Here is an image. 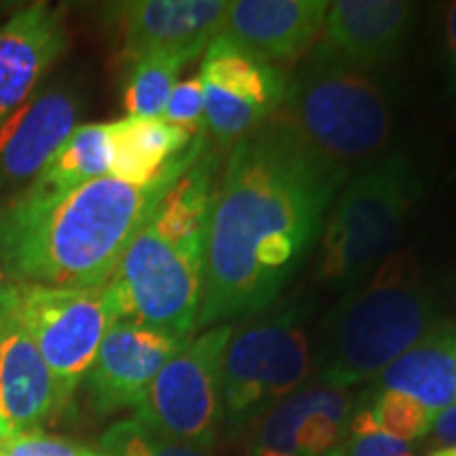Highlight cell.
<instances>
[{
	"mask_svg": "<svg viewBox=\"0 0 456 456\" xmlns=\"http://www.w3.org/2000/svg\"><path fill=\"white\" fill-rule=\"evenodd\" d=\"M436 456H456V448L454 450H437Z\"/></svg>",
	"mask_w": 456,
	"mask_h": 456,
	"instance_id": "f1b7e54d",
	"label": "cell"
},
{
	"mask_svg": "<svg viewBox=\"0 0 456 456\" xmlns=\"http://www.w3.org/2000/svg\"><path fill=\"white\" fill-rule=\"evenodd\" d=\"M9 283L17 317L37 342L61 397L70 403L94 366L106 332L121 322L110 283L91 289Z\"/></svg>",
	"mask_w": 456,
	"mask_h": 456,
	"instance_id": "ba28073f",
	"label": "cell"
},
{
	"mask_svg": "<svg viewBox=\"0 0 456 456\" xmlns=\"http://www.w3.org/2000/svg\"><path fill=\"white\" fill-rule=\"evenodd\" d=\"M203 148L205 134L197 135L146 186L106 175L87 182L32 218L0 222L4 269L15 283L66 289L106 285L165 192L195 163Z\"/></svg>",
	"mask_w": 456,
	"mask_h": 456,
	"instance_id": "7a4b0ae2",
	"label": "cell"
},
{
	"mask_svg": "<svg viewBox=\"0 0 456 456\" xmlns=\"http://www.w3.org/2000/svg\"><path fill=\"white\" fill-rule=\"evenodd\" d=\"M83 456H106V454H98V452H91V450H85Z\"/></svg>",
	"mask_w": 456,
	"mask_h": 456,
	"instance_id": "f546056e",
	"label": "cell"
},
{
	"mask_svg": "<svg viewBox=\"0 0 456 456\" xmlns=\"http://www.w3.org/2000/svg\"><path fill=\"white\" fill-rule=\"evenodd\" d=\"M214 159L208 148L171 184L110 279L121 322L188 340L203 292L205 222Z\"/></svg>",
	"mask_w": 456,
	"mask_h": 456,
	"instance_id": "3957f363",
	"label": "cell"
},
{
	"mask_svg": "<svg viewBox=\"0 0 456 456\" xmlns=\"http://www.w3.org/2000/svg\"><path fill=\"white\" fill-rule=\"evenodd\" d=\"M78 106L61 89L32 95L0 123V192L37 178L77 129Z\"/></svg>",
	"mask_w": 456,
	"mask_h": 456,
	"instance_id": "2e32d148",
	"label": "cell"
},
{
	"mask_svg": "<svg viewBox=\"0 0 456 456\" xmlns=\"http://www.w3.org/2000/svg\"><path fill=\"white\" fill-rule=\"evenodd\" d=\"M416 4L399 0L330 3L322 41L342 60L374 72L389 64L414 26Z\"/></svg>",
	"mask_w": 456,
	"mask_h": 456,
	"instance_id": "e0dca14e",
	"label": "cell"
},
{
	"mask_svg": "<svg viewBox=\"0 0 456 456\" xmlns=\"http://www.w3.org/2000/svg\"><path fill=\"white\" fill-rule=\"evenodd\" d=\"M446 61L450 74V91L456 100V3L450 4L446 15Z\"/></svg>",
	"mask_w": 456,
	"mask_h": 456,
	"instance_id": "83f0119b",
	"label": "cell"
},
{
	"mask_svg": "<svg viewBox=\"0 0 456 456\" xmlns=\"http://www.w3.org/2000/svg\"><path fill=\"white\" fill-rule=\"evenodd\" d=\"M66 408L37 342L17 317L11 283H0V437L38 431Z\"/></svg>",
	"mask_w": 456,
	"mask_h": 456,
	"instance_id": "8fae6325",
	"label": "cell"
},
{
	"mask_svg": "<svg viewBox=\"0 0 456 456\" xmlns=\"http://www.w3.org/2000/svg\"><path fill=\"white\" fill-rule=\"evenodd\" d=\"M188 340L134 322L114 323L102 340L98 357L87 374L95 412L106 416L138 406L165 363Z\"/></svg>",
	"mask_w": 456,
	"mask_h": 456,
	"instance_id": "4fadbf2b",
	"label": "cell"
},
{
	"mask_svg": "<svg viewBox=\"0 0 456 456\" xmlns=\"http://www.w3.org/2000/svg\"><path fill=\"white\" fill-rule=\"evenodd\" d=\"M431 437L440 450L456 448V402L436 416L431 427Z\"/></svg>",
	"mask_w": 456,
	"mask_h": 456,
	"instance_id": "4316f807",
	"label": "cell"
},
{
	"mask_svg": "<svg viewBox=\"0 0 456 456\" xmlns=\"http://www.w3.org/2000/svg\"><path fill=\"white\" fill-rule=\"evenodd\" d=\"M437 323V298L410 254L389 256L323 319L317 355L322 385L346 391L374 379Z\"/></svg>",
	"mask_w": 456,
	"mask_h": 456,
	"instance_id": "277c9868",
	"label": "cell"
},
{
	"mask_svg": "<svg viewBox=\"0 0 456 456\" xmlns=\"http://www.w3.org/2000/svg\"><path fill=\"white\" fill-rule=\"evenodd\" d=\"M380 391L412 397L440 414L456 402V323H437L379 374Z\"/></svg>",
	"mask_w": 456,
	"mask_h": 456,
	"instance_id": "d6986e66",
	"label": "cell"
},
{
	"mask_svg": "<svg viewBox=\"0 0 456 456\" xmlns=\"http://www.w3.org/2000/svg\"><path fill=\"white\" fill-rule=\"evenodd\" d=\"M326 0H235L220 37L271 64L309 55L326 28Z\"/></svg>",
	"mask_w": 456,
	"mask_h": 456,
	"instance_id": "5bb4252c",
	"label": "cell"
},
{
	"mask_svg": "<svg viewBox=\"0 0 456 456\" xmlns=\"http://www.w3.org/2000/svg\"><path fill=\"white\" fill-rule=\"evenodd\" d=\"M228 3L222 0H135L114 7L123 57L138 61L165 53L195 60L224 28Z\"/></svg>",
	"mask_w": 456,
	"mask_h": 456,
	"instance_id": "7c38bea8",
	"label": "cell"
},
{
	"mask_svg": "<svg viewBox=\"0 0 456 456\" xmlns=\"http://www.w3.org/2000/svg\"><path fill=\"white\" fill-rule=\"evenodd\" d=\"M346 175L279 112L232 146L209 199L197 330L275 302L322 232Z\"/></svg>",
	"mask_w": 456,
	"mask_h": 456,
	"instance_id": "6da1fadb",
	"label": "cell"
},
{
	"mask_svg": "<svg viewBox=\"0 0 456 456\" xmlns=\"http://www.w3.org/2000/svg\"><path fill=\"white\" fill-rule=\"evenodd\" d=\"M163 118L174 127L184 129L191 135H201L205 131V106L203 87L199 77L182 81L171 91L165 104Z\"/></svg>",
	"mask_w": 456,
	"mask_h": 456,
	"instance_id": "d4e9b609",
	"label": "cell"
},
{
	"mask_svg": "<svg viewBox=\"0 0 456 456\" xmlns=\"http://www.w3.org/2000/svg\"><path fill=\"white\" fill-rule=\"evenodd\" d=\"M311 372L305 306L289 305L232 332L222 359V416L231 425L269 412Z\"/></svg>",
	"mask_w": 456,
	"mask_h": 456,
	"instance_id": "52a82bcc",
	"label": "cell"
},
{
	"mask_svg": "<svg viewBox=\"0 0 456 456\" xmlns=\"http://www.w3.org/2000/svg\"><path fill=\"white\" fill-rule=\"evenodd\" d=\"M188 60L178 55L155 53L131 64L125 83L123 104L129 117H163L171 91L178 85V77Z\"/></svg>",
	"mask_w": 456,
	"mask_h": 456,
	"instance_id": "44dd1931",
	"label": "cell"
},
{
	"mask_svg": "<svg viewBox=\"0 0 456 456\" xmlns=\"http://www.w3.org/2000/svg\"><path fill=\"white\" fill-rule=\"evenodd\" d=\"M431 456H436V454H431Z\"/></svg>",
	"mask_w": 456,
	"mask_h": 456,
	"instance_id": "1f68e13d",
	"label": "cell"
},
{
	"mask_svg": "<svg viewBox=\"0 0 456 456\" xmlns=\"http://www.w3.org/2000/svg\"><path fill=\"white\" fill-rule=\"evenodd\" d=\"M108 125H78L26 191L0 208V222H20L45 212L91 180L110 175Z\"/></svg>",
	"mask_w": 456,
	"mask_h": 456,
	"instance_id": "ac0fdd59",
	"label": "cell"
},
{
	"mask_svg": "<svg viewBox=\"0 0 456 456\" xmlns=\"http://www.w3.org/2000/svg\"><path fill=\"white\" fill-rule=\"evenodd\" d=\"M232 326H216L191 338L165 363L135 406V419L159 436L192 446H212L222 420V359Z\"/></svg>",
	"mask_w": 456,
	"mask_h": 456,
	"instance_id": "9c48e42d",
	"label": "cell"
},
{
	"mask_svg": "<svg viewBox=\"0 0 456 456\" xmlns=\"http://www.w3.org/2000/svg\"><path fill=\"white\" fill-rule=\"evenodd\" d=\"M102 450L106 456H214L208 448L159 436L138 419L114 423L102 436Z\"/></svg>",
	"mask_w": 456,
	"mask_h": 456,
	"instance_id": "7402d4cb",
	"label": "cell"
},
{
	"mask_svg": "<svg viewBox=\"0 0 456 456\" xmlns=\"http://www.w3.org/2000/svg\"><path fill=\"white\" fill-rule=\"evenodd\" d=\"M199 81L203 87L205 129L220 146H235L281 110L283 70L224 37L205 49Z\"/></svg>",
	"mask_w": 456,
	"mask_h": 456,
	"instance_id": "30bf717a",
	"label": "cell"
},
{
	"mask_svg": "<svg viewBox=\"0 0 456 456\" xmlns=\"http://www.w3.org/2000/svg\"><path fill=\"white\" fill-rule=\"evenodd\" d=\"M338 456H414V450L408 442L395 440L376 429L368 410H359L355 416H351L349 436Z\"/></svg>",
	"mask_w": 456,
	"mask_h": 456,
	"instance_id": "cb8c5ba5",
	"label": "cell"
},
{
	"mask_svg": "<svg viewBox=\"0 0 456 456\" xmlns=\"http://www.w3.org/2000/svg\"><path fill=\"white\" fill-rule=\"evenodd\" d=\"M419 195V178L402 152L363 167L334 199L323 224L319 279L349 292L389 258Z\"/></svg>",
	"mask_w": 456,
	"mask_h": 456,
	"instance_id": "8992f818",
	"label": "cell"
},
{
	"mask_svg": "<svg viewBox=\"0 0 456 456\" xmlns=\"http://www.w3.org/2000/svg\"><path fill=\"white\" fill-rule=\"evenodd\" d=\"M279 114L313 151L346 171L372 165L393 134L389 95L374 72L342 60L323 41L296 68Z\"/></svg>",
	"mask_w": 456,
	"mask_h": 456,
	"instance_id": "5b68a950",
	"label": "cell"
},
{
	"mask_svg": "<svg viewBox=\"0 0 456 456\" xmlns=\"http://www.w3.org/2000/svg\"><path fill=\"white\" fill-rule=\"evenodd\" d=\"M108 138L112 152L110 178L146 186L155 182L197 135L174 127L163 117H127L108 125Z\"/></svg>",
	"mask_w": 456,
	"mask_h": 456,
	"instance_id": "ffe728a7",
	"label": "cell"
},
{
	"mask_svg": "<svg viewBox=\"0 0 456 456\" xmlns=\"http://www.w3.org/2000/svg\"><path fill=\"white\" fill-rule=\"evenodd\" d=\"M66 47L64 15L47 3L20 9L0 26V123L32 98Z\"/></svg>",
	"mask_w": 456,
	"mask_h": 456,
	"instance_id": "9a60e30c",
	"label": "cell"
},
{
	"mask_svg": "<svg viewBox=\"0 0 456 456\" xmlns=\"http://www.w3.org/2000/svg\"><path fill=\"white\" fill-rule=\"evenodd\" d=\"M0 283H3V271H0Z\"/></svg>",
	"mask_w": 456,
	"mask_h": 456,
	"instance_id": "4dcf8cb0",
	"label": "cell"
},
{
	"mask_svg": "<svg viewBox=\"0 0 456 456\" xmlns=\"http://www.w3.org/2000/svg\"><path fill=\"white\" fill-rule=\"evenodd\" d=\"M366 410L372 416L376 429L408 444L425 437L436 420V414L425 406L395 391H380L372 406Z\"/></svg>",
	"mask_w": 456,
	"mask_h": 456,
	"instance_id": "603a6c76",
	"label": "cell"
},
{
	"mask_svg": "<svg viewBox=\"0 0 456 456\" xmlns=\"http://www.w3.org/2000/svg\"><path fill=\"white\" fill-rule=\"evenodd\" d=\"M87 448L64 437L38 431H21L0 437V456H83Z\"/></svg>",
	"mask_w": 456,
	"mask_h": 456,
	"instance_id": "484cf974",
	"label": "cell"
}]
</instances>
